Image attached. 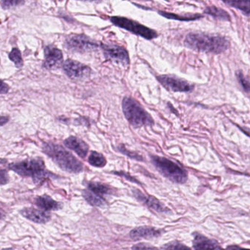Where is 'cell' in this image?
I'll use <instances>...</instances> for the list:
<instances>
[{
	"label": "cell",
	"mask_w": 250,
	"mask_h": 250,
	"mask_svg": "<svg viewBox=\"0 0 250 250\" xmlns=\"http://www.w3.org/2000/svg\"><path fill=\"white\" fill-rule=\"evenodd\" d=\"M184 44L197 52L221 54L229 49L230 43L226 38L205 33H191L187 35Z\"/></svg>",
	"instance_id": "obj_1"
},
{
	"label": "cell",
	"mask_w": 250,
	"mask_h": 250,
	"mask_svg": "<svg viewBox=\"0 0 250 250\" xmlns=\"http://www.w3.org/2000/svg\"><path fill=\"white\" fill-rule=\"evenodd\" d=\"M43 150L61 169L68 172L79 173L84 169L83 163L63 147L54 143H45Z\"/></svg>",
	"instance_id": "obj_2"
},
{
	"label": "cell",
	"mask_w": 250,
	"mask_h": 250,
	"mask_svg": "<svg viewBox=\"0 0 250 250\" xmlns=\"http://www.w3.org/2000/svg\"><path fill=\"white\" fill-rule=\"evenodd\" d=\"M122 109L125 119L134 128L151 126L154 121L151 115L135 99L125 96L122 101Z\"/></svg>",
	"instance_id": "obj_3"
},
{
	"label": "cell",
	"mask_w": 250,
	"mask_h": 250,
	"mask_svg": "<svg viewBox=\"0 0 250 250\" xmlns=\"http://www.w3.org/2000/svg\"><path fill=\"white\" fill-rule=\"evenodd\" d=\"M9 169L23 177H32L36 183L49 177L44 162L42 159H27L17 163L11 164Z\"/></svg>",
	"instance_id": "obj_4"
},
{
	"label": "cell",
	"mask_w": 250,
	"mask_h": 250,
	"mask_svg": "<svg viewBox=\"0 0 250 250\" xmlns=\"http://www.w3.org/2000/svg\"><path fill=\"white\" fill-rule=\"evenodd\" d=\"M152 163L162 175L176 184H185L188 179L187 171L175 162L165 157L150 156Z\"/></svg>",
	"instance_id": "obj_5"
},
{
	"label": "cell",
	"mask_w": 250,
	"mask_h": 250,
	"mask_svg": "<svg viewBox=\"0 0 250 250\" xmlns=\"http://www.w3.org/2000/svg\"><path fill=\"white\" fill-rule=\"evenodd\" d=\"M111 22L120 28L124 29L136 36H140L146 40H153L159 36L157 32L149 28L137 21L123 17H111Z\"/></svg>",
	"instance_id": "obj_6"
},
{
	"label": "cell",
	"mask_w": 250,
	"mask_h": 250,
	"mask_svg": "<svg viewBox=\"0 0 250 250\" xmlns=\"http://www.w3.org/2000/svg\"><path fill=\"white\" fill-rule=\"evenodd\" d=\"M67 49L71 52L86 53L97 50L99 43L85 35H71L65 42Z\"/></svg>",
	"instance_id": "obj_7"
},
{
	"label": "cell",
	"mask_w": 250,
	"mask_h": 250,
	"mask_svg": "<svg viewBox=\"0 0 250 250\" xmlns=\"http://www.w3.org/2000/svg\"><path fill=\"white\" fill-rule=\"evenodd\" d=\"M156 79L164 87L170 91L189 93L194 88V84L175 75L165 74L158 76Z\"/></svg>",
	"instance_id": "obj_8"
},
{
	"label": "cell",
	"mask_w": 250,
	"mask_h": 250,
	"mask_svg": "<svg viewBox=\"0 0 250 250\" xmlns=\"http://www.w3.org/2000/svg\"><path fill=\"white\" fill-rule=\"evenodd\" d=\"M100 47L106 59L124 67H127L129 65V55L125 48L118 45L105 43H101Z\"/></svg>",
	"instance_id": "obj_9"
},
{
	"label": "cell",
	"mask_w": 250,
	"mask_h": 250,
	"mask_svg": "<svg viewBox=\"0 0 250 250\" xmlns=\"http://www.w3.org/2000/svg\"><path fill=\"white\" fill-rule=\"evenodd\" d=\"M65 74L72 80H83L91 74L90 67L78 61L67 60L62 65Z\"/></svg>",
	"instance_id": "obj_10"
},
{
	"label": "cell",
	"mask_w": 250,
	"mask_h": 250,
	"mask_svg": "<svg viewBox=\"0 0 250 250\" xmlns=\"http://www.w3.org/2000/svg\"><path fill=\"white\" fill-rule=\"evenodd\" d=\"M45 61L43 66L46 69L52 70L59 68L63 61L62 52L55 46H47L45 47Z\"/></svg>",
	"instance_id": "obj_11"
},
{
	"label": "cell",
	"mask_w": 250,
	"mask_h": 250,
	"mask_svg": "<svg viewBox=\"0 0 250 250\" xmlns=\"http://www.w3.org/2000/svg\"><path fill=\"white\" fill-rule=\"evenodd\" d=\"M132 192L134 194V197L139 201L144 203L149 208L154 210L155 211L159 212V213H167L169 211V209L165 207L158 199H156L153 196L145 195L143 193H142L141 191L137 189H134Z\"/></svg>",
	"instance_id": "obj_12"
},
{
	"label": "cell",
	"mask_w": 250,
	"mask_h": 250,
	"mask_svg": "<svg viewBox=\"0 0 250 250\" xmlns=\"http://www.w3.org/2000/svg\"><path fill=\"white\" fill-rule=\"evenodd\" d=\"M193 247L195 250H224L216 240L210 239L198 232L194 234Z\"/></svg>",
	"instance_id": "obj_13"
},
{
	"label": "cell",
	"mask_w": 250,
	"mask_h": 250,
	"mask_svg": "<svg viewBox=\"0 0 250 250\" xmlns=\"http://www.w3.org/2000/svg\"><path fill=\"white\" fill-rule=\"evenodd\" d=\"M21 214L36 223L45 224L51 219V213L45 210H39L33 208H27L21 210Z\"/></svg>",
	"instance_id": "obj_14"
},
{
	"label": "cell",
	"mask_w": 250,
	"mask_h": 250,
	"mask_svg": "<svg viewBox=\"0 0 250 250\" xmlns=\"http://www.w3.org/2000/svg\"><path fill=\"white\" fill-rule=\"evenodd\" d=\"M64 144L68 148L74 150L80 157L83 159H84L88 153V145L78 137L71 136L64 141Z\"/></svg>",
	"instance_id": "obj_15"
},
{
	"label": "cell",
	"mask_w": 250,
	"mask_h": 250,
	"mask_svg": "<svg viewBox=\"0 0 250 250\" xmlns=\"http://www.w3.org/2000/svg\"><path fill=\"white\" fill-rule=\"evenodd\" d=\"M162 232L161 229L152 227H139L134 228L130 232V237L134 240L157 238L161 236Z\"/></svg>",
	"instance_id": "obj_16"
},
{
	"label": "cell",
	"mask_w": 250,
	"mask_h": 250,
	"mask_svg": "<svg viewBox=\"0 0 250 250\" xmlns=\"http://www.w3.org/2000/svg\"><path fill=\"white\" fill-rule=\"evenodd\" d=\"M36 205L38 207L46 210H58L62 208V203L55 201L48 195L40 196L36 200Z\"/></svg>",
	"instance_id": "obj_17"
},
{
	"label": "cell",
	"mask_w": 250,
	"mask_h": 250,
	"mask_svg": "<svg viewBox=\"0 0 250 250\" xmlns=\"http://www.w3.org/2000/svg\"><path fill=\"white\" fill-rule=\"evenodd\" d=\"M203 13L220 21H229L231 20L230 16L226 11L216 6L208 7Z\"/></svg>",
	"instance_id": "obj_18"
},
{
	"label": "cell",
	"mask_w": 250,
	"mask_h": 250,
	"mask_svg": "<svg viewBox=\"0 0 250 250\" xmlns=\"http://www.w3.org/2000/svg\"><path fill=\"white\" fill-rule=\"evenodd\" d=\"M159 14L165 18L169 20H178V21H195V20H200L203 18V16L200 14H188V15H177L175 14H171L165 11H158Z\"/></svg>",
	"instance_id": "obj_19"
},
{
	"label": "cell",
	"mask_w": 250,
	"mask_h": 250,
	"mask_svg": "<svg viewBox=\"0 0 250 250\" xmlns=\"http://www.w3.org/2000/svg\"><path fill=\"white\" fill-rule=\"evenodd\" d=\"M87 187H88V189L91 191L92 192L102 197L104 196L110 194L112 191V188H111L109 186L101 184V183L90 182L89 183Z\"/></svg>",
	"instance_id": "obj_20"
},
{
	"label": "cell",
	"mask_w": 250,
	"mask_h": 250,
	"mask_svg": "<svg viewBox=\"0 0 250 250\" xmlns=\"http://www.w3.org/2000/svg\"><path fill=\"white\" fill-rule=\"evenodd\" d=\"M83 194L84 198L92 206H96V207H104L106 205V202L104 197L94 194L89 189L84 190Z\"/></svg>",
	"instance_id": "obj_21"
},
{
	"label": "cell",
	"mask_w": 250,
	"mask_h": 250,
	"mask_svg": "<svg viewBox=\"0 0 250 250\" xmlns=\"http://www.w3.org/2000/svg\"><path fill=\"white\" fill-rule=\"evenodd\" d=\"M223 2L226 4V5L232 7V8L240 10V11H242L244 15L248 17H250V6L249 1H241V2H238V1H223Z\"/></svg>",
	"instance_id": "obj_22"
},
{
	"label": "cell",
	"mask_w": 250,
	"mask_h": 250,
	"mask_svg": "<svg viewBox=\"0 0 250 250\" xmlns=\"http://www.w3.org/2000/svg\"><path fill=\"white\" fill-rule=\"evenodd\" d=\"M89 163L96 167H104L106 165V159L102 153L93 151L88 159Z\"/></svg>",
	"instance_id": "obj_23"
},
{
	"label": "cell",
	"mask_w": 250,
	"mask_h": 250,
	"mask_svg": "<svg viewBox=\"0 0 250 250\" xmlns=\"http://www.w3.org/2000/svg\"><path fill=\"white\" fill-rule=\"evenodd\" d=\"M9 58L11 61L14 62L17 68H20L24 65L20 49L17 48H14L9 54Z\"/></svg>",
	"instance_id": "obj_24"
},
{
	"label": "cell",
	"mask_w": 250,
	"mask_h": 250,
	"mask_svg": "<svg viewBox=\"0 0 250 250\" xmlns=\"http://www.w3.org/2000/svg\"><path fill=\"white\" fill-rule=\"evenodd\" d=\"M117 150L121 152L123 154L125 155V156L131 158V159H134V160L139 161V162H143V156H140V154L135 153V152L131 151V150L125 148V146L123 144L118 146V147H117Z\"/></svg>",
	"instance_id": "obj_25"
},
{
	"label": "cell",
	"mask_w": 250,
	"mask_h": 250,
	"mask_svg": "<svg viewBox=\"0 0 250 250\" xmlns=\"http://www.w3.org/2000/svg\"><path fill=\"white\" fill-rule=\"evenodd\" d=\"M159 250H191L189 247L178 241H172L164 245Z\"/></svg>",
	"instance_id": "obj_26"
},
{
	"label": "cell",
	"mask_w": 250,
	"mask_h": 250,
	"mask_svg": "<svg viewBox=\"0 0 250 250\" xmlns=\"http://www.w3.org/2000/svg\"><path fill=\"white\" fill-rule=\"evenodd\" d=\"M236 77L241 87L244 89V91L248 94L250 93V83H249L248 80L245 78L241 71H237Z\"/></svg>",
	"instance_id": "obj_27"
},
{
	"label": "cell",
	"mask_w": 250,
	"mask_h": 250,
	"mask_svg": "<svg viewBox=\"0 0 250 250\" xmlns=\"http://www.w3.org/2000/svg\"><path fill=\"white\" fill-rule=\"evenodd\" d=\"M24 3V1H2L1 5L3 9H10Z\"/></svg>",
	"instance_id": "obj_28"
},
{
	"label": "cell",
	"mask_w": 250,
	"mask_h": 250,
	"mask_svg": "<svg viewBox=\"0 0 250 250\" xmlns=\"http://www.w3.org/2000/svg\"><path fill=\"white\" fill-rule=\"evenodd\" d=\"M131 250H159V249L150 245L148 244H145V243H140V244H136L133 246Z\"/></svg>",
	"instance_id": "obj_29"
},
{
	"label": "cell",
	"mask_w": 250,
	"mask_h": 250,
	"mask_svg": "<svg viewBox=\"0 0 250 250\" xmlns=\"http://www.w3.org/2000/svg\"><path fill=\"white\" fill-rule=\"evenodd\" d=\"M9 181L8 172L5 169H0V186L5 185Z\"/></svg>",
	"instance_id": "obj_30"
},
{
	"label": "cell",
	"mask_w": 250,
	"mask_h": 250,
	"mask_svg": "<svg viewBox=\"0 0 250 250\" xmlns=\"http://www.w3.org/2000/svg\"><path fill=\"white\" fill-rule=\"evenodd\" d=\"M114 174L115 175H120V176L124 177V178H126V180L128 181H131V182L136 183V184H140V181H137L135 178L134 177L131 176L128 173H126V172H114Z\"/></svg>",
	"instance_id": "obj_31"
},
{
	"label": "cell",
	"mask_w": 250,
	"mask_h": 250,
	"mask_svg": "<svg viewBox=\"0 0 250 250\" xmlns=\"http://www.w3.org/2000/svg\"><path fill=\"white\" fill-rule=\"evenodd\" d=\"M9 86L4 83L2 80H0V94H5L9 91Z\"/></svg>",
	"instance_id": "obj_32"
},
{
	"label": "cell",
	"mask_w": 250,
	"mask_h": 250,
	"mask_svg": "<svg viewBox=\"0 0 250 250\" xmlns=\"http://www.w3.org/2000/svg\"><path fill=\"white\" fill-rule=\"evenodd\" d=\"M225 250H250L248 249L241 248V247H238V246L231 245L229 247H227Z\"/></svg>",
	"instance_id": "obj_33"
},
{
	"label": "cell",
	"mask_w": 250,
	"mask_h": 250,
	"mask_svg": "<svg viewBox=\"0 0 250 250\" xmlns=\"http://www.w3.org/2000/svg\"><path fill=\"white\" fill-rule=\"evenodd\" d=\"M9 121V118L6 116L0 117V126L5 125Z\"/></svg>",
	"instance_id": "obj_34"
},
{
	"label": "cell",
	"mask_w": 250,
	"mask_h": 250,
	"mask_svg": "<svg viewBox=\"0 0 250 250\" xmlns=\"http://www.w3.org/2000/svg\"><path fill=\"white\" fill-rule=\"evenodd\" d=\"M3 218V215L2 214V213H0V220Z\"/></svg>",
	"instance_id": "obj_35"
}]
</instances>
